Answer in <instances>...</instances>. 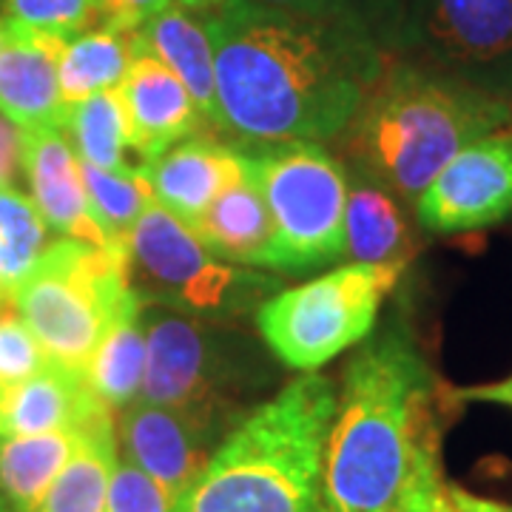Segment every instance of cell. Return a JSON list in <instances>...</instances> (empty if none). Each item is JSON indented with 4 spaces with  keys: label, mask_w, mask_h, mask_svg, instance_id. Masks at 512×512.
Segmentation results:
<instances>
[{
    "label": "cell",
    "mask_w": 512,
    "mask_h": 512,
    "mask_svg": "<svg viewBox=\"0 0 512 512\" xmlns=\"http://www.w3.org/2000/svg\"><path fill=\"white\" fill-rule=\"evenodd\" d=\"M205 23L222 137L242 151L339 140L396 57L345 29L245 0L205 15Z\"/></svg>",
    "instance_id": "1"
},
{
    "label": "cell",
    "mask_w": 512,
    "mask_h": 512,
    "mask_svg": "<svg viewBox=\"0 0 512 512\" xmlns=\"http://www.w3.org/2000/svg\"><path fill=\"white\" fill-rule=\"evenodd\" d=\"M450 387L436 379L407 319L393 313L345 365L322 461L325 512H404L444 476Z\"/></svg>",
    "instance_id": "2"
},
{
    "label": "cell",
    "mask_w": 512,
    "mask_h": 512,
    "mask_svg": "<svg viewBox=\"0 0 512 512\" xmlns=\"http://www.w3.org/2000/svg\"><path fill=\"white\" fill-rule=\"evenodd\" d=\"M512 126V103L390 57L362 109L342 131L348 171L416 205L461 148Z\"/></svg>",
    "instance_id": "3"
},
{
    "label": "cell",
    "mask_w": 512,
    "mask_h": 512,
    "mask_svg": "<svg viewBox=\"0 0 512 512\" xmlns=\"http://www.w3.org/2000/svg\"><path fill=\"white\" fill-rule=\"evenodd\" d=\"M336 382L305 373L225 433L177 512H325L322 461Z\"/></svg>",
    "instance_id": "4"
},
{
    "label": "cell",
    "mask_w": 512,
    "mask_h": 512,
    "mask_svg": "<svg viewBox=\"0 0 512 512\" xmlns=\"http://www.w3.org/2000/svg\"><path fill=\"white\" fill-rule=\"evenodd\" d=\"M146 376L143 402L177 407L220 430H231L274 382L262 339L231 325L143 302Z\"/></svg>",
    "instance_id": "5"
},
{
    "label": "cell",
    "mask_w": 512,
    "mask_h": 512,
    "mask_svg": "<svg viewBox=\"0 0 512 512\" xmlns=\"http://www.w3.org/2000/svg\"><path fill=\"white\" fill-rule=\"evenodd\" d=\"M131 288L143 302L239 325L282 291V276L217 256L154 200L126 239Z\"/></svg>",
    "instance_id": "6"
},
{
    "label": "cell",
    "mask_w": 512,
    "mask_h": 512,
    "mask_svg": "<svg viewBox=\"0 0 512 512\" xmlns=\"http://www.w3.org/2000/svg\"><path fill=\"white\" fill-rule=\"evenodd\" d=\"M134 293L126 248L60 237L15 291V308L49 359L86 373L100 336Z\"/></svg>",
    "instance_id": "7"
},
{
    "label": "cell",
    "mask_w": 512,
    "mask_h": 512,
    "mask_svg": "<svg viewBox=\"0 0 512 512\" xmlns=\"http://www.w3.org/2000/svg\"><path fill=\"white\" fill-rule=\"evenodd\" d=\"M402 274V265L350 262L305 285L282 288L256 308V333L285 367L319 370L373 333Z\"/></svg>",
    "instance_id": "8"
},
{
    "label": "cell",
    "mask_w": 512,
    "mask_h": 512,
    "mask_svg": "<svg viewBox=\"0 0 512 512\" xmlns=\"http://www.w3.org/2000/svg\"><path fill=\"white\" fill-rule=\"evenodd\" d=\"M271 211L265 271L313 274L345 259L348 168L322 143H288L248 151Z\"/></svg>",
    "instance_id": "9"
},
{
    "label": "cell",
    "mask_w": 512,
    "mask_h": 512,
    "mask_svg": "<svg viewBox=\"0 0 512 512\" xmlns=\"http://www.w3.org/2000/svg\"><path fill=\"white\" fill-rule=\"evenodd\" d=\"M396 55L512 103V0H407Z\"/></svg>",
    "instance_id": "10"
},
{
    "label": "cell",
    "mask_w": 512,
    "mask_h": 512,
    "mask_svg": "<svg viewBox=\"0 0 512 512\" xmlns=\"http://www.w3.org/2000/svg\"><path fill=\"white\" fill-rule=\"evenodd\" d=\"M416 220L433 234L481 231L512 214V128L461 148L416 200Z\"/></svg>",
    "instance_id": "11"
},
{
    "label": "cell",
    "mask_w": 512,
    "mask_h": 512,
    "mask_svg": "<svg viewBox=\"0 0 512 512\" xmlns=\"http://www.w3.org/2000/svg\"><path fill=\"white\" fill-rule=\"evenodd\" d=\"M117 450L177 501L200 478L225 430L177 407L137 399L120 410Z\"/></svg>",
    "instance_id": "12"
},
{
    "label": "cell",
    "mask_w": 512,
    "mask_h": 512,
    "mask_svg": "<svg viewBox=\"0 0 512 512\" xmlns=\"http://www.w3.org/2000/svg\"><path fill=\"white\" fill-rule=\"evenodd\" d=\"M117 94L126 111L128 148L140 163H154L171 146L211 131L177 74L148 52L137 49Z\"/></svg>",
    "instance_id": "13"
},
{
    "label": "cell",
    "mask_w": 512,
    "mask_h": 512,
    "mask_svg": "<svg viewBox=\"0 0 512 512\" xmlns=\"http://www.w3.org/2000/svg\"><path fill=\"white\" fill-rule=\"evenodd\" d=\"M23 171L32 188V202L49 231L60 237L80 239L97 248H123L114 245L97 225L92 205L86 197L83 168L66 128H35L20 131Z\"/></svg>",
    "instance_id": "14"
},
{
    "label": "cell",
    "mask_w": 512,
    "mask_h": 512,
    "mask_svg": "<svg viewBox=\"0 0 512 512\" xmlns=\"http://www.w3.org/2000/svg\"><path fill=\"white\" fill-rule=\"evenodd\" d=\"M66 37L26 29L3 18L0 114L20 131L63 128L69 106L60 94L57 63Z\"/></svg>",
    "instance_id": "15"
},
{
    "label": "cell",
    "mask_w": 512,
    "mask_h": 512,
    "mask_svg": "<svg viewBox=\"0 0 512 512\" xmlns=\"http://www.w3.org/2000/svg\"><path fill=\"white\" fill-rule=\"evenodd\" d=\"M146 165L154 200L194 231L208 205L248 174L251 154L211 131H202Z\"/></svg>",
    "instance_id": "16"
},
{
    "label": "cell",
    "mask_w": 512,
    "mask_h": 512,
    "mask_svg": "<svg viewBox=\"0 0 512 512\" xmlns=\"http://www.w3.org/2000/svg\"><path fill=\"white\" fill-rule=\"evenodd\" d=\"M109 407L94 396L86 373L49 362L35 376L0 387V436L80 430Z\"/></svg>",
    "instance_id": "17"
},
{
    "label": "cell",
    "mask_w": 512,
    "mask_h": 512,
    "mask_svg": "<svg viewBox=\"0 0 512 512\" xmlns=\"http://www.w3.org/2000/svg\"><path fill=\"white\" fill-rule=\"evenodd\" d=\"M137 49L154 55L163 66L177 74L208 128L222 137L220 100H217V66H214V43L205 15H197L180 3L168 6L157 18L134 32Z\"/></svg>",
    "instance_id": "18"
},
{
    "label": "cell",
    "mask_w": 512,
    "mask_h": 512,
    "mask_svg": "<svg viewBox=\"0 0 512 512\" xmlns=\"http://www.w3.org/2000/svg\"><path fill=\"white\" fill-rule=\"evenodd\" d=\"M419 251L404 202L387 188L348 171L345 256L365 265H402Z\"/></svg>",
    "instance_id": "19"
},
{
    "label": "cell",
    "mask_w": 512,
    "mask_h": 512,
    "mask_svg": "<svg viewBox=\"0 0 512 512\" xmlns=\"http://www.w3.org/2000/svg\"><path fill=\"white\" fill-rule=\"evenodd\" d=\"M194 234L222 259L265 271L274 225H271V211L262 194V185L256 180L254 160L245 177L228 185L220 197L208 205Z\"/></svg>",
    "instance_id": "20"
},
{
    "label": "cell",
    "mask_w": 512,
    "mask_h": 512,
    "mask_svg": "<svg viewBox=\"0 0 512 512\" xmlns=\"http://www.w3.org/2000/svg\"><path fill=\"white\" fill-rule=\"evenodd\" d=\"M146 376V328L143 299L134 291L111 319L86 365V382L111 413L126 410L140 399Z\"/></svg>",
    "instance_id": "21"
},
{
    "label": "cell",
    "mask_w": 512,
    "mask_h": 512,
    "mask_svg": "<svg viewBox=\"0 0 512 512\" xmlns=\"http://www.w3.org/2000/svg\"><path fill=\"white\" fill-rule=\"evenodd\" d=\"M80 430L0 436V490L15 512H37L80 444Z\"/></svg>",
    "instance_id": "22"
},
{
    "label": "cell",
    "mask_w": 512,
    "mask_h": 512,
    "mask_svg": "<svg viewBox=\"0 0 512 512\" xmlns=\"http://www.w3.org/2000/svg\"><path fill=\"white\" fill-rule=\"evenodd\" d=\"M134 57V32L117 29L111 23H94L86 32L66 37L57 63L63 103L72 106L97 92L117 89Z\"/></svg>",
    "instance_id": "23"
},
{
    "label": "cell",
    "mask_w": 512,
    "mask_h": 512,
    "mask_svg": "<svg viewBox=\"0 0 512 512\" xmlns=\"http://www.w3.org/2000/svg\"><path fill=\"white\" fill-rule=\"evenodd\" d=\"M120 458L114 413H100L83 427L72 461L63 467L37 512H106L109 481Z\"/></svg>",
    "instance_id": "24"
},
{
    "label": "cell",
    "mask_w": 512,
    "mask_h": 512,
    "mask_svg": "<svg viewBox=\"0 0 512 512\" xmlns=\"http://www.w3.org/2000/svg\"><path fill=\"white\" fill-rule=\"evenodd\" d=\"M245 3L279 15H293V18L345 29L350 35L370 40L387 55L399 52V32L407 6V0H245Z\"/></svg>",
    "instance_id": "25"
},
{
    "label": "cell",
    "mask_w": 512,
    "mask_h": 512,
    "mask_svg": "<svg viewBox=\"0 0 512 512\" xmlns=\"http://www.w3.org/2000/svg\"><path fill=\"white\" fill-rule=\"evenodd\" d=\"M66 134L72 140L80 163L106 171H123L128 168V126L123 100L117 89L97 92L80 103H72L66 111Z\"/></svg>",
    "instance_id": "26"
},
{
    "label": "cell",
    "mask_w": 512,
    "mask_h": 512,
    "mask_svg": "<svg viewBox=\"0 0 512 512\" xmlns=\"http://www.w3.org/2000/svg\"><path fill=\"white\" fill-rule=\"evenodd\" d=\"M80 168H83V183H86V197L92 205L94 220L114 245L126 248L131 228L154 202L148 165L137 163L123 171H106V168L80 163Z\"/></svg>",
    "instance_id": "27"
},
{
    "label": "cell",
    "mask_w": 512,
    "mask_h": 512,
    "mask_svg": "<svg viewBox=\"0 0 512 512\" xmlns=\"http://www.w3.org/2000/svg\"><path fill=\"white\" fill-rule=\"evenodd\" d=\"M49 225L32 197L15 185H0V293L15 299L18 285L49 248Z\"/></svg>",
    "instance_id": "28"
},
{
    "label": "cell",
    "mask_w": 512,
    "mask_h": 512,
    "mask_svg": "<svg viewBox=\"0 0 512 512\" xmlns=\"http://www.w3.org/2000/svg\"><path fill=\"white\" fill-rule=\"evenodd\" d=\"M3 18L46 35L72 37L100 23L97 0H0Z\"/></svg>",
    "instance_id": "29"
},
{
    "label": "cell",
    "mask_w": 512,
    "mask_h": 512,
    "mask_svg": "<svg viewBox=\"0 0 512 512\" xmlns=\"http://www.w3.org/2000/svg\"><path fill=\"white\" fill-rule=\"evenodd\" d=\"M35 330L26 325L15 305L0 308V387L18 384L49 365Z\"/></svg>",
    "instance_id": "30"
},
{
    "label": "cell",
    "mask_w": 512,
    "mask_h": 512,
    "mask_svg": "<svg viewBox=\"0 0 512 512\" xmlns=\"http://www.w3.org/2000/svg\"><path fill=\"white\" fill-rule=\"evenodd\" d=\"M106 512H177V498L134 467L126 458H117L109 481Z\"/></svg>",
    "instance_id": "31"
},
{
    "label": "cell",
    "mask_w": 512,
    "mask_h": 512,
    "mask_svg": "<svg viewBox=\"0 0 512 512\" xmlns=\"http://www.w3.org/2000/svg\"><path fill=\"white\" fill-rule=\"evenodd\" d=\"M100 3V23H111L117 29L137 32L148 20L157 18L177 0H97Z\"/></svg>",
    "instance_id": "32"
},
{
    "label": "cell",
    "mask_w": 512,
    "mask_h": 512,
    "mask_svg": "<svg viewBox=\"0 0 512 512\" xmlns=\"http://www.w3.org/2000/svg\"><path fill=\"white\" fill-rule=\"evenodd\" d=\"M404 512H464L458 507V501L453 498V484L441 476L436 481H430L427 487H421L416 498L407 504Z\"/></svg>",
    "instance_id": "33"
},
{
    "label": "cell",
    "mask_w": 512,
    "mask_h": 512,
    "mask_svg": "<svg viewBox=\"0 0 512 512\" xmlns=\"http://www.w3.org/2000/svg\"><path fill=\"white\" fill-rule=\"evenodd\" d=\"M23 163L20 128L0 114V185H12Z\"/></svg>",
    "instance_id": "34"
},
{
    "label": "cell",
    "mask_w": 512,
    "mask_h": 512,
    "mask_svg": "<svg viewBox=\"0 0 512 512\" xmlns=\"http://www.w3.org/2000/svg\"><path fill=\"white\" fill-rule=\"evenodd\" d=\"M450 399L456 404H501L512 407V376L493 384H476V387H450Z\"/></svg>",
    "instance_id": "35"
},
{
    "label": "cell",
    "mask_w": 512,
    "mask_h": 512,
    "mask_svg": "<svg viewBox=\"0 0 512 512\" xmlns=\"http://www.w3.org/2000/svg\"><path fill=\"white\" fill-rule=\"evenodd\" d=\"M453 498L458 501V507L464 512H512V504L504 501H493V498H478V495L467 493L453 484Z\"/></svg>",
    "instance_id": "36"
},
{
    "label": "cell",
    "mask_w": 512,
    "mask_h": 512,
    "mask_svg": "<svg viewBox=\"0 0 512 512\" xmlns=\"http://www.w3.org/2000/svg\"><path fill=\"white\" fill-rule=\"evenodd\" d=\"M180 6L185 9H191V12H197V15H214V12H220L225 6H231L234 0H177Z\"/></svg>",
    "instance_id": "37"
},
{
    "label": "cell",
    "mask_w": 512,
    "mask_h": 512,
    "mask_svg": "<svg viewBox=\"0 0 512 512\" xmlns=\"http://www.w3.org/2000/svg\"><path fill=\"white\" fill-rule=\"evenodd\" d=\"M0 512H15L12 507H9V501H6V495H3V490H0Z\"/></svg>",
    "instance_id": "38"
},
{
    "label": "cell",
    "mask_w": 512,
    "mask_h": 512,
    "mask_svg": "<svg viewBox=\"0 0 512 512\" xmlns=\"http://www.w3.org/2000/svg\"><path fill=\"white\" fill-rule=\"evenodd\" d=\"M6 305H15V299H9V296L0 293V308H6Z\"/></svg>",
    "instance_id": "39"
},
{
    "label": "cell",
    "mask_w": 512,
    "mask_h": 512,
    "mask_svg": "<svg viewBox=\"0 0 512 512\" xmlns=\"http://www.w3.org/2000/svg\"><path fill=\"white\" fill-rule=\"evenodd\" d=\"M0 43H3V18H0Z\"/></svg>",
    "instance_id": "40"
}]
</instances>
